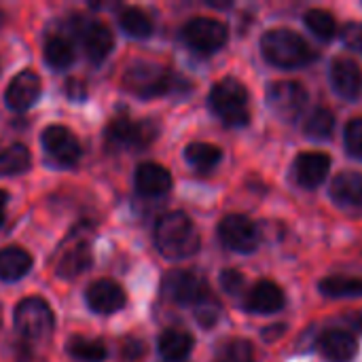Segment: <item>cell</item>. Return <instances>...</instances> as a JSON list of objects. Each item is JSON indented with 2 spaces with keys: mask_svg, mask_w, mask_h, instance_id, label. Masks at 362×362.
<instances>
[{
  "mask_svg": "<svg viewBox=\"0 0 362 362\" xmlns=\"http://www.w3.org/2000/svg\"><path fill=\"white\" fill-rule=\"evenodd\" d=\"M155 246L165 259H189L199 250V233L185 212H168L155 225Z\"/></svg>",
  "mask_w": 362,
  "mask_h": 362,
  "instance_id": "cell-1",
  "label": "cell"
},
{
  "mask_svg": "<svg viewBox=\"0 0 362 362\" xmlns=\"http://www.w3.org/2000/svg\"><path fill=\"white\" fill-rule=\"evenodd\" d=\"M121 85L127 93L142 100H151L172 93L178 87V76L161 64L136 62L123 72Z\"/></svg>",
  "mask_w": 362,
  "mask_h": 362,
  "instance_id": "cell-2",
  "label": "cell"
},
{
  "mask_svg": "<svg viewBox=\"0 0 362 362\" xmlns=\"http://www.w3.org/2000/svg\"><path fill=\"white\" fill-rule=\"evenodd\" d=\"M261 49L263 55L269 64L278 68H301L314 59L312 47L293 30H269L261 38Z\"/></svg>",
  "mask_w": 362,
  "mask_h": 362,
  "instance_id": "cell-3",
  "label": "cell"
},
{
  "mask_svg": "<svg viewBox=\"0 0 362 362\" xmlns=\"http://www.w3.org/2000/svg\"><path fill=\"white\" fill-rule=\"evenodd\" d=\"M210 108L229 127H242L250 121V98L238 78H223L212 87Z\"/></svg>",
  "mask_w": 362,
  "mask_h": 362,
  "instance_id": "cell-4",
  "label": "cell"
},
{
  "mask_svg": "<svg viewBox=\"0 0 362 362\" xmlns=\"http://www.w3.org/2000/svg\"><path fill=\"white\" fill-rule=\"evenodd\" d=\"M55 329V316L40 297H28L15 308V331L25 341H45Z\"/></svg>",
  "mask_w": 362,
  "mask_h": 362,
  "instance_id": "cell-5",
  "label": "cell"
},
{
  "mask_svg": "<svg viewBox=\"0 0 362 362\" xmlns=\"http://www.w3.org/2000/svg\"><path fill=\"white\" fill-rule=\"evenodd\" d=\"M159 134V125L153 119H140L129 121L127 117H119L110 121L106 127V138L117 148H129V151H142L148 144L155 142Z\"/></svg>",
  "mask_w": 362,
  "mask_h": 362,
  "instance_id": "cell-6",
  "label": "cell"
},
{
  "mask_svg": "<svg viewBox=\"0 0 362 362\" xmlns=\"http://www.w3.org/2000/svg\"><path fill=\"white\" fill-rule=\"evenodd\" d=\"M227 25L212 17H193L182 25V40L199 51V53H214L227 42Z\"/></svg>",
  "mask_w": 362,
  "mask_h": 362,
  "instance_id": "cell-7",
  "label": "cell"
},
{
  "mask_svg": "<svg viewBox=\"0 0 362 362\" xmlns=\"http://www.w3.org/2000/svg\"><path fill=\"white\" fill-rule=\"evenodd\" d=\"M163 295L180 305H197L199 301H204L206 297H210L208 293V284L206 280L189 269H174L163 278Z\"/></svg>",
  "mask_w": 362,
  "mask_h": 362,
  "instance_id": "cell-8",
  "label": "cell"
},
{
  "mask_svg": "<svg viewBox=\"0 0 362 362\" xmlns=\"http://www.w3.org/2000/svg\"><path fill=\"white\" fill-rule=\"evenodd\" d=\"M40 142L45 153L51 157V161L62 168H72L83 155L78 138L64 125H49L42 132Z\"/></svg>",
  "mask_w": 362,
  "mask_h": 362,
  "instance_id": "cell-9",
  "label": "cell"
},
{
  "mask_svg": "<svg viewBox=\"0 0 362 362\" xmlns=\"http://www.w3.org/2000/svg\"><path fill=\"white\" fill-rule=\"evenodd\" d=\"M74 32L78 34L81 42H83V49H85V55L93 62V64H100L104 62L112 47H115V36L110 32V28L98 19H83L78 17L74 21Z\"/></svg>",
  "mask_w": 362,
  "mask_h": 362,
  "instance_id": "cell-10",
  "label": "cell"
},
{
  "mask_svg": "<svg viewBox=\"0 0 362 362\" xmlns=\"http://www.w3.org/2000/svg\"><path fill=\"white\" fill-rule=\"evenodd\" d=\"M218 238L221 242L235 252H252L259 246V231L255 223L244 214H229L218 225Z\"/></svg>",
  "mask_w": 362,
  "mask_h": 362,
  "instance_id": "cell-11",
  "label": "cell"
},
{
  "mask_svg": "<svg viewBox=\"0 0 362 362\" xmlns=\"http://www.w3.org/2000/svg\"><path fill=\"white\" fill-rule=\"evenodd\" d=\"M267 104L269 108L282 119H295L308 104V91L301 83L295 81H280L272 83L267 89Z\"/></svg>",
  "mask_w": 362,
  "mask_h": 362,
  "instance_id": "cell-12",
  "label": "cell"
},
{
  "mask_svg": "<svg viewBox=\"0 0 362 362\" xmlns=\"http://www.w3.org/2000/svg\"><path fill=\"white\" fill-rule=\"evenodd\" d=\"M40 76L34 70H21L17 76L11 78V83L6 85L4 91V102L11 110H28L36 104V100L40 98Z\"/></svg>",
  "mask_w": 362,
  "mask_h": 362,
  "instance_id": "cell-13",
  "label": "cell"
},
{
  "mask_svg": "<svg viewBox=\"0 0 362 362\" xmlns=\"http://www.w3.org/2000/svg\"><path fill=\"white\" fill-rule=\"evenodd\" d=\"M85 301L89 310L95 314H115L125 308L127 295L121 288V284H117L115 280L102 278L89 284L85 293Z\"/></svg>",
  "mask_w": 362,
  "mask_h": 362,
  "instance_id": "cell-14",
  "label": "cell"
},
{
  "mask_svg": "<svg viewBox=\"0 0 362 362\" xmlns=\"http://www.w3.org/2000/svg\"><path fill=\"white\" fill-rule=\"evenodd\" d=\"M329 170H331V157L318 151H305L293 163L295 178L303 189H316L327 178Z\"/></svg>",
  "mask_w": 362,
  "mask_h": 362,
  "instance_id": "cell-15",
  "label": "cell"
},
{
  "mask_svg": "<svg viewBox=\"0 0 362 362\" xmlns=\"http://www.w3.org/2000/svg\"><path fill=\"white\" fill-rule=\"evenodd\" d=\"M134 185H136V191L140 195L159 197V195H165L172 189V174L163 165L146 161V163H140L136 168Z\"/></svg>",
  "mask_w": 362,
  "mask_h": 362,
  "instance_id": "cell-16",
  "label": "cell"
},
{
  "mask_svg": "<svg viewBox=\"0 0 362 362\" xmlns=\"http://www.w3.org/2000/svg\"><path fill=\"white\" fill-rule=\"evenodd\" d=\"M331 83L341 98L356 100L362 91V72L358 64L348 57H337L331 64Z\"/></svg>",
  "mask_w": 362,
  "mask_h": 362,
  "instance_id": "cell-17",
  "label": "cell"
},
{
  "mask_svg": "<svg viewBox=\"0 0 362 362\" xmlns=\"http://www.w3.org/2000/svg\"><path fill=\"white\" fill-rule=\"evenodd\" d=\"M284 303L286 297L282 288L272 280L257 282L246 297V310L252 314H276L284 308Z\"/></svg>",
  "mask_w": 362,
  "mask_h": 362,
  "instance_id": "cell-18",
  "label": "cell"
},
{
  "mask_svg": "<svg viewBox=\"0 0 362 362\" xmlns=\"http://www.w3.org/2000/svg\"><path fill=\"white\" fill-rule=\"evenodd\" d=\"M318 350L325 356V361L352 362L358 354V341L350 333L333 329L318 339Z\"/></svg>",
  "mask_w": 362,
  "mask_h": 362,
  "instance_id": "cell-19",
  "label": "cell"
},
{
  "mask_svg": "<svg viewBox=\"0 0 362 362\" xmlns=\"http://www.w3.org/2000/svg\"><path fill=\"white\" fill-rule=\"evenodd\" d=\"M91 267V248L85 240L70 244L55 261V272L62 278H76Z\"/></svg>",
  "mask_w": 362,
  "mask_h": 362,
  "instance_id": "cell-20",
  "label": "cell"
},
{
  "mask_svg": "<svg viewBox=\"0 0 362 362\" xmlns=\"http://www.w3.org/2000/svg\"><path fill=\"white\" fill-rule=\"evenodd\" d=\"M34 261L32 255L25 248L19 246H6L0 250V280L4 282H17L32 269Z\"/></svg>",
  "mask_w": 362,
  "mask_h": 362,
  "instance_id": "cell-21",
  "label": "cell"
},
{
  "mask_svg": "<svg viewBox=\"0 0 362 362\" xmlns=\"http://www.w3.org/2000/svg\"><path fill=\"white\" fill-rule=\"evenodd\" d=\"M193 350V337L182 329H168L159 337V354L168 362L185 361Z\"/></svg>",
  "mask_w": 362,
  "mask_h": 362,
  "instance_id": "cell-22",
  "label": "cell"
},
{
  "mask_svg": "<svg viewBox=\"0 0 362 362\" xmlns=\"http://www.w3.org/2000/svg\"><path fill=\"white\" fill-rule=\"evenodd\" d=\"M331 197L341 206H362V174L344 172L331 185Z\"/></svg>",
  "mask_w": 362,
  "mask_h": 362,
  "instance_id": "cell-23",
  "label": "cell"
},
{
  "mask_svg": "<svg viewBox=\"0 0 362 362\" xmlns=\"http://www.w3.org/2000/svg\"><path fill=\"white\" fill-rule=\"evenodd\" d=\"M32 157L28 146L13 142V144H4L0 142V176H15V174H23L30 170Z\"/></svg>",
  "mask_w": 362,
  "mask_h": 362,
  "instance_id": "cell-24",
  "label": "cell"
},
{
  "mask_svg": "<svg viewBox=\"0 0 362 362\" xmlns=\"http://www.w3.org/2000/svg\"><path fill=\"white\" fill-rule=\"evenodd\" d=\"M42 55H45V62L55 68V70H66L74 64L76 59V53H74V47L72 42L66 38V36H51L47 42H45V49H42Z\"/></svg>",
  "mask_w": 362,
  "mask_h": 362,
  "instance_id": "cell-25",
  "label": "cell"
},
{
  "mask_svg": "<svg viewBox=\"0 0 362 362\" xmlns=\"http://www.w3.org/2000/svg\"><path fill=\"white\" fill-rule=\"evenodd\" d=\"M119 25L132 38H148L153 34L151 17L138 6H123L119 13Z\"/></svg>",
  "mask_w": 362,
  "mask_h": 362,
  "instance_id": "cell-26",
  "label": "cell"
},
{
  "mask_svg": "<svg viewBox=\"0 0 362 362\" xmlns=\"http://www.w3.org/2000/svg\"><path fill=\"white\" fill-rule=\"evenodd\" d=\"M185 159L199 172H210L223 159V151L210 142H191L185 148Z\"/></svg>",
  "mask_w": 362,
  "mask_h": 362,
  "instance_id": "cell-27",
  "label": "cell"
},
{
  "mask_svg": "<svg viewBox=\"0 0 362 362\" xmlns=\"http://www.w3.org/2000/svg\"><path fill=\"white\" fill-rule=\"evenodd\" d=\"M66 352L78 362H104L108 356V350L102 341L87 337H72L66 346Z\"/></svg>",
  "mask_w": 362,
  "mask_h": 362,
  "instance_id": "cell-28",
  "label": "cell"
},
{
  "mask_svg": "<svg viewBox=\"0 0 362 362\" xmlns=\"http://www.w3.org/2000/svg\"><path fill=\"white\" fill-rule=\"evenodd\" d=\"M320 293L333 299H346V297H361L362 280L361 278H348V276H333L320 282Z\"/></svg>",
  "mask_w": 362,
  "mask_h": 362,
  "instance_id": "cell-29",
  "label": "cell"
},
{
  "mask_svg": "<svg viewBox=\"0 0 362 362\" xmlns=\"http://www.w3.org/2000/svg\"><path fill=\"white\" fill-rule=\"evenodd\" d=\"M333 129H335V117L327 108H316L308 117V121L303 125L305 136L308 138H314V140H327V138H331Z\"/></svg>",
  "mask_w": 362,
  "mask_h": 362,
  "instance_id": "cell-30",
  "label": "cell"
},
{
  "mask_svg": "<svg viewBox=\"0 0 362 362\" xmlns=\"http://www.w3.org/2000/svg\"><path fill=\"white\" fill-rule=\"evenodd\" d=\"M305 25L322 40H331L337 34L335 17L325 8H312L305 13Z\"/></svg>",
  "mask_w": 362,
  "mask_h": 362,
  "instance_id": "cell-31",
  "label": "cell"
},
{
  "mask_svg": "<svg viewBox=\"0 0 362 362\" xmlns=\"http://www.w3.org/2000/svg\"><path fill=\"white\" fill-rule=\"evenodd\" d=\"M214 362H255V350L246 339H231L218 350Z\"/></svg>",
  "mask_w": 362,
  "mask_h": 362,
  "instance_id": "cell-32",
  "label": "cell"
},
{
  "mask_svg": "<svg viewBox=\"0 0 362 362\" xmlns=\"http://www.w3.org/2000/svg\"><path fill=\"white\" fill-rule=\"evenodd\" d=\"M218 314H221V308H218V303H216L212 297H206L204 301H199V303L195 305V318H197V322H199L204 329L214 327L216 320H218Z\"/></svg>",
  "mask_w": 362,
  "mask_h": 362,
  "instance_id": "cell-33",
  "label": "cell"
},
{
  "mask_svg": "<svg viewBox=\"0 0 362 362\" xmlns=\"http://www.w3.org/2000/svg\"><path fill=\"white\" fill-rule=\"evenodd\" d=\"M346 148L352 157L362 159V117L352 119L346 125Z\"/></svg>",
  "mask_w": 362,
  "mask_h": 362,
  "instance_id": "cell-34",
  "label": "cell"
},
{
  "mask_svg": "<svg viewBox=\"0 0 362 362\" xmlns=\"http://www.w3.org/2000/svg\"><path fill=\"white\" fill-rule=\"evenodd\" d=\"M221 286L229 293V295H238L244 286V276L238 269H225L221 274Z\"/></svg>",
  "mask_w": 362,
  "mask_h": 362,
  "instance_id": "cell-35",
  "label": "cell"
},
{
  "mask_svg": "<svg viewBox=\"0 0 362 362\" xmlns=\"http://www.w3.org/2000/svg\"><path fill=\"white\" fill-rule=\"evenodd\" d=\"M344 42L352 49L362 53V23H348L344 28Z\"/></svg>",
  "mask_w": 362,
  "mask_h": 362,
  "instance_id": "cell-36",
  "label": "cell"
},
{
  "mask_svg": "<svg viewBox=\"0 0 362 362\" xmlns=\"http://www.w3.org/2000/svg\"><path fill=\"white\" fill-rule=\"evenodd\" d=\"M64 93L72 100V102H83L87 98V83L81 78H68Z\"/></svg>",
  "mask_w": 362,
  "mask_h": 362,
  "instance_id": "cell-37",
  "label": "cell"
},
{
  "mask_svg": "<svg viewBox=\"0 0 362 362\" xmlns=\"http://www.w3.org/2000/svg\"><path fill=\"white\" fill-rule=\"evenodd\" d=\"M121 354H123V358L125 361H140L142 356H144V344L140 341V339H127L125 344H123V350H121Z\"/></svg>",
  "mask_w": 362,
  "mask_h": 362,
  "instance_id": "cell-38",
  "label": "cell"
},
{
  "mask_svg": "<svg viewBox=\"0 0 362 362\" xmlns=\"http://www.w3.org/2000/svg\"><path fill=\"white\" fill-rule=\"evenodd\" d=\"M282 333H284V327L274 325V327H269V329H265V331H263V337H265L267 341H276Z\"/></svg>",
  "mask_w": 362,
  "mask_h": 362,
  "instance_id": "cell-39",
  "label": "cell"
},
{
  "mask_svg": "<svg viewBox=\"0 0 362 362\" xmlns=\"http://www.w3.org/2000/svg\"><path fill=\"white\" fill-rule=\"evenodd\" d=\"M6 202H8V193L0 191V227L4 225V218H6Z\"/></svg>",
  "mask_w": 362,
  "mask_h": 362,
  "instance_id": "cell-40",
  "label": "cell"
},
{
  "mask_svg": "<svg viewBox=\"0 0 362 362\" xmlns=\"http://www.w3.org/2000/svg\"><path fill=\"white\" fill-rule=\"evenodd\" d=\"M354 327H358V329L362 331V314H361V316H356V318H354Z\"/></svg>",
  "mask_w": 362,
  "mask_h": 362,
  "instance_id": "cell-41",
  "label": "cell"
},
{
  "mask_svg": "<svg viewBox=\"0 0 362 362\" xmlns=\"http://www.w3.org/2000/svg\"><path fill=\"white\" fill-rule=\"evenodd\" d=\"M0 325H2V308H0Z\"/></svg>",
  "mask_w": 362,
  "mask_h": 362,
  "instance_id": "cell-42",
  "label": "cell"
}]
</instances>
